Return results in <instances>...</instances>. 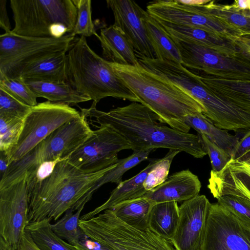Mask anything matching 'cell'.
<instances>
[{"label": "cell", "mask_w": 250, "mask_h": 250, "mask_svg": "<svg viewBox=\"0 0 250 250\" xmlns=\"http://www.w3.org/2000/svg\"><path fill=\"white\" fill-rule=\"evenodd\" d=\"M235 43L240 50L250 60V35L241 36Z\"/></svg>", "instance_id": "obj_44"}, {"label": "cell", "mask_w": 250, "mask_h": 250, "mask_svg": "<svg viewBox=\"0 0 250 250\" xmlns=\"http://www.w3.org/2000/svg\"><path fill=\"white\" fill-rule=\"evenodd\" d=\"M0 88L30 106L38 104L37 96L27 84L20 79H9L0 74Z\"/></svg>", "instance_id": "obj_34"}, {"label": "cell", "mask_w": 250, "mask_h": 250, "mask_svg": "<svg viewBox=\"0 0 250 250\" xmlns=\"http://www.w3.org/2000/svg\"><path fill=\"white\" fill-rule=\"evenodd\" d=\"M154 149L133 151L126 158L119 159L115 166L106 172L94 185L89 192L84 196L91 198L94 192L101 186L108 183H114L117 185L121 183L122 177L127 171L134 167L141 162L146 160L149 155Z\"/></svg>", "instance_id": "obj_31"}, {"label": "cell", "mask_w": 250, "mask_h": 250, "mask_svg": "<svg viewBox=\"0 0 250 250\" xmlns=\"http://www.w3.org/2000/svg\"><path fill=\"white\" fill-rule=\"evenodd\" d=\"M158 159H152L149 164L137 175L118 184L112 191L106 201L92 211L83 215L80 219H90L121 202L143 196L147 191L144 188L143 183L148 173L156 164Z\"/></svg>", "instance_id": "obj_22"}, {"label": "cell", "mask_w": 250, "mask_h": 250, "mask_svg": "<svg viewBox=\"0 0 250 250\" xmlns=\"http://www.w3.org/2000/svg\"><path fill=\"white\" fill-rule=\"evenodd\" d=\"M37 97L55 103L78 104L91 100L87 96L78 92L69 83L24 82Z\"/></svg>", "instance_id": "obj_25"}, {"label": "cell", "mask_w": 250, "mask_h": 250, "mask_svg": "<svg viewBox=\"0 0 250 250\" xmlns=\"http://www.w3.org/2000/svg\"><path fill=\"white\" fill-rule=\"evenodd\" d=\"M146 11L156 20L201 28L234 42L242 36L225 22L202 12L198 5H188L180 0L154 1L147 5Z\"/></svg>", "instance_id": "obj_12"}, {"label": "cell", "mask_w": 250, "mask_h": 250, "mask_svg": "<svg viewBox=\"0 0 250 250\" xmlns=\"http://www.w3.org/2000/svg\"><path fill=\"white\" fill-rule=\"evenodd\" d=\"M14 27L11 33L38 38H53L54 28L64 25L72 34L77 10L72 0H10Z\"/></svg>", "instance_id": "obj_7"}, {"label": "cell", "mask_w": 250, "mask_h": 250, "mask_svg": "<svg viewBox=\"0 0 250 250\" xmlns=\"http://www.w3.org/2000/svg\"><path fill=\"white\" fill-rule=\"evenodd\" d=\"M115 165L96 172L85 173L70 164L67 159L58 162L49 177L29 187L27 225L45 219H58L84 197L96 182Z\"/></svg>", "instance_id": "obj_3"}, {"label": "cell", "mask_w": 250, "mask_h": 250, "mask_svg": "<svg viewBox=\"0 0 250 250\" xmlns=\"http://www.w3.org/2000/svg\"><path fill=\"white\" fill-rule=\"evenodd\" d=\"M31 108L0 88V114L24 118Z\"/></svg>", "instance_id": "obj_38"}, {"label": "cell", "mask_w": 250, "mask_h": 250, "mask_svg": "<svg viewBox=\"0 0 250 250\" xmlns=\"http://www.w3.org/2000/svg\"><path fill=\"white\" fill-rule=\"evenodd\" d=\"M243 135L234 147L230 159L234 160L250 150V128L243 132Z\"/></svg>", "instance_id": "obj_40"}, {"label": "cell", "mask_w": 250, "mask_h": 250, "mask_svg": "<svg viewBox=\"0 0 250 250\" xmlns=\"http://www.w3.org/2000/svg\"><path fill=\"white\" fill-rule=\"evenodd\" d=\"M83 232L111 250H175L170 240L149 229L140 230L118 218L110 209L79 220Z\"/></svg>", "instance_id": "obj_6"}, {"label": "cell", "mask_w": 250, "mask_h": 250, "mask_svg": "<svg viewBox=\"0 0 250 250\" xmlns=\"http://www.w3.org/2000/svg\"><path fill=\"white\" fill-rule=\"evenodd\" d=\"M75 246L78 250H111L105 246L91 239L84 233L79 243Z\"/></svg>", "instance_id": "obj_41"}, {"label": "cell", "mask_w": 250, "mask_h": 250, "mask_svg": "<svg viewBox=\"0 0 250 250\" xmlns=\"http://www.w3.org/2000/svg\"><path fill=\"white\" fill-rule=\"evenodd\" d=\"M9 166L8 159L6 154L0 151V179L5 173Z\"/></svg>", "instance_id": "obj_46"}, {"label": "cell", "mask_w": 250, "mask_h": 250, "mask_svg": "<svg viewBox=\"0 0 250 250\" xmlns=\"http://www.w3.org/2000/svg\"><path fill=\"white\" fill-rule=\"evenodd\" d=\"M211 204L204 195L185 201L179 207V219L170 240L175 250H200Z\"/></svg>", "instance_id": "obj_15"}, {"label": "cell", "mask_w": 250, "mask_h": 250, "mask_svg": "<svg viewBox=\"0 0 250 250\" xmlns=\"http://www.w3.org/2000/svg\"><path fill=\"white\" fill-rule=\"evenodd\" d=\"M47 219L28 224L26 227L40 250H78L75 246L65 242L52 229Z\"/></svg>", "instance_id": "obj_30"}, {"label": "cell", "mask_w": 250, "mask_h": 250, "mask_svg": "<svg viewBox=\"0 0 250 250\" xmlns=\"http://www.w3.org/2000/svg\"><path fill=\"white\" fill-rule=\"evenodd\" d=\"M85 204H83L76 210L73 208H70L58 221L51 224L52 229L59 237L65 239L73 246L79 243L84 234L79 226V220Z\"/></svg>", "instance_id": "obj_32"}, {"label": "cell", "mask_w": 250, "mask_h": 250, "mask_svg": "<svg viewBox=\"0 0 250 250\" xmlns=\"http://www.w3.org/2000/svg\"><path fill=\"white\" fill-rule=\"evenodd\" d=\"M96 126L98 128L67 159L85 173L96 172L116 164L120 151L131 149L128 142L111 127Z\"/></svg>", "instance_id": "obj_11"}, {"label": "cell", "mask_w": 250, "mask_h": 250, "mask_svg": "<svg viewBox=\"0 0 250 250\" xmlns=\"http://www.w3.org/2000/svg\"><path fill=\"white\" fill-rule=\"evenodd\" d=\"M110 62L116 73L137 97L139 103L155 113L161 123L189 133L191 128L187 124L186 117L205 113V108L197 100L140 64L133 66Z\"/></svg>", "instance_id": "obj_2"}, {"label": "cell", "mask_w": 250, "mask_h": 250, "mask_svg": "<svg viewBox=\"0 0 250 250\" xmlns=\"http://www.w3.org/2000/svg\"><path fill=\"white\" fill-rule=\"evenodd\" d=\"M6 0H0V26L5 33L11 32V25L6 8Z\"/></svg>", "instance_id": "obj_42"}, {"label": "cell", "mask_w": 250, "mask_h": 250, "mask_svg": "<svg viewBox=\"0 0 250 250\" xmlns=\"http://www.w3.org/2000/svg\"><path fill=\"white\" fill-rule=\"evenodd\" d=\"M179 219L177 202L155 203L149 212L148 227L160 236L170 240L175 233Z\"/></svg>", "instance_id": "obj_24"}, {"label": "cell", "mask_w": 250, "mask_h": 250, "mask_svg": "<svg viewBox=\"0 0 250 250\" xmlns=\"http://www.w3.org/2000/svg\"><path fill=\"white\" fill-rule=\"evenodd\" d=\"M23 119L0 114V151L7 156L18 144Z\"/></svg>", "instance_id": "obj_33"}, {"label": "cell", "mask_w": 250, "mask_h": 250, "mask_svg": "<svg viewBox=\"0 0 250 250\" xmlns=\"http://www.w3.org/2000/svg\"><path fill=\"white\" fill-rule=\"evenodd\" d=\"M99 39L106 60L123 65H137L139 63L134 48L124 33L114 24L101 29Z\"/></svg>", "instance_id": "obj_21"}, {"label": "cell", "mask_w": 250, "mask_h": 250, "mask_svg": "<svg viewBox=\"0 0 250 250\" xmlns=\"http://www.w3.org/2000/svg\"><path fill=\"white\" fill-rule=\"evenodd\" d=\"M145 23L156 59L169 61L181 64L180 53L176 43L158 21L148 14L145 19Z\"/></svg>", "instance_id": "obj_26"}, {"label": "cell", "mask_w": 250, "mask_h": 250, "mask_svg": "<svg viewBox=\"0 0 250 250\" xmlns=\"http://www.w3.org/2000/svg\"><path fill=\"white\" fill-rule=\"evenodd\" d=\"M77 10L76 23L72 33L84 37L97 36L94 22L91 17V0H72Z\"/></svg>", "instance_id": "obj_36"}, {"label": "cell", "mask_w": 250, "mask_h": 250, "mask_svg": "<svg viewBox=\"0 0 250 250\" xmlns=\"http://www.w3.org/2000/svg\"><path fill=\"white\" fill-rule=\"evenodd\" d=\"M203 13L210 15L239 32L242 36L250 35V16L233 9L230 5H223L209 0L198 6Z\"/></svg>", "instance_id": "obj_29"}, {"label": "cell", "mask_w": 250, "mask_h": 250, "mask_svg": "<svg viewBox=\"0 0 250 250\" xmlns=\"http://www.w3.org/2000/svg\"><path fill=\"white\" fill-rule=\"evenodd\" d=\"M18 250H40L33 241L27 229L24 232Z\"/></svg>", "instance_id": "obj_43"}, {"label": "cell", "mask_w": 250, "mask_h": 250, "mask_svg": "<svg viewBox=\"0 0 250 250\" xmlns=\"http://www.w3.org/2000/svg\"><path fill=\"white\" fill-rule=\"evenodd\" d=\"M157 21L173 40L202 45L230 56H236L240 52L235 42L204 29Z\"/></svg>", "instance_id": "obj_19"}, {"label": "cell", "mask_w": 250, "mask_h": 250, "mask_svg": "<svg viewBox=\"0 0 250 250\" xmlns=\"http://www.w3.org/2000/svg\"><path fill=\"white\" fill-rule=\"evenodd\" d=\"M88 120L81 116L65 123L40 142L20 160L11 163L0 180V189L35 171L42 163L64 160L79 148L92 134Z\"/></svg>", "instance_id": "obj_5"}, {"label": "cell", "mask_w": 250, "mask_h": 250, "mask_svg": "<svg viewBox=\"0 0 250 250\" xmlns=\"http://www.w3.org/2000/svg\"><path fill=\"white\" fill-rule=\"evenodd\" d=\"M200 250H250V229L218 203L211 204Z\"/></svg>", "instance_id": "obj_14"}, {"label": "cell", "mask_w": 250, "mask_h": 250, "mask_svg": "<svg viewBox=\"0 0 250 250\" xmlns=\"http://www.w3.org/2000/svg\"><path fill=\"white\" fill-rule=\"evenodd\" d=\"M93 102L81 113L92 123L112 128L131 145L133 151L157 148L186 152L195 158L207 153L200 134L185 133L168 127L160 122L157 115L143 104L132 102L108 112L99 110Z\"/></svg>", "instance_id": "obj_1"}, {"label": "cell", "mask_w": 250, "mask_h": 250, "mask_svg": "<svg viewBox=\"0 0 250 250\" xmlns=\"http://www.w3.org/2000/svg\"><path fill=\"white\" fill-rule=\"evenodd\" d=\"M16 79L23 82L68 83V60L63 53L25 68Z\"/></svg>", "instance_id": "obj_23"}, {"label": "cell", "mask_w": 250, "mask_h": 250, "mask_svg": "<svg viewBox=\"0 0 250 250\" xmlns=\"http://www.w3.org/2000/svg\"><path fill=\"white\" fill-rule=\"evenodd\" d=\"M197 74L212 95L250 113V81L225 80Z\"/></svg>", "instance_id": "obj_20"}, {"label": "cell", "mask_w": 250, "mask_h": 250, "mask_svg": "<svg viewBox=\"0 0 250 250\" xmlns=\"http://www.w3.org/2000/svg\"><path fill=\"white\" fill-rule=\"evenodd\" d=\"M201 135L206 146L212 167V170L220 171L230 160V156L228 153L214 144L203 134Z\"/></svg>", "instance_id": "obj_39"}, {"label": "cell", "mask_w": 250, "mask_h": 250, "mask_svg": "<svg viewBox=\"0 0 250 250\" xmlns=\"http://www.w3.org/2000/svg\"><path fill=\"white\" fill-rule=\"evenodd\" d=\"M180 1L185 4L190 5H200L207 3L209 0H182Z\"/></svg>", "instance_id": "obj_47"}, {"label": "cell", "mask_w": 250, "mask_h": 250, "mask_svg": "<svg viewBox=\"0 0 250 250\" xmlns=\"http://www.w3.org/2000/svg\"><path fill=\"white\" fill-rule=\"evenodd\" d=\"M67 56L68 83L79 93L96 104L108 97L139 103L111 62L96 53L85 37L81 36L73 41Z\"/></svg>", "instance_id": "obj_4"}, {"label": "cell", "mask_w": 250, "mask_h": 250, "mask_svg": "<svg viewBox=\"0 0 250 250\" xmlns=\"http://www.w3.org/2000/svg\"><path fill=\"white\" fill-rule=\"evenodd\" d=\"M173 41L186 68L219 79L250 81V60L241 50L230 56L202 45Z\"/></svg>", "instance_id": "obj_10"}, {"label": "cell", "mask_w": 250, "mask_h": 250, "mask_svg": "<svg viewBox=\"0 0 250 250\" xmlns=\"http://www.w3.org/2000/svg\"><path fill=\"white\" fill-rule=\"evenodd\" d=\"M106 2L113 14V24L124 33L135 54L150 59H156L145 23L148 12L133 0H107Z\"/></svg>", "instance_id": "obj_16"}, {"label": "cell", "mask_w": 250, "mask_h": 250, "mask_svg": "<svg viewBox=\"0 0 250 250\" xmlns=\"http://www.w3.org/2000/svg\"><path fill=\"white\" fill-rule=\"evenodd\" d=\"M155 204L144 197L126 200L110 208L115 216L127 225L140 230L148 228L149 212Z\"/></svg>", "instance_id": "obj_27"}, {"label": "cell", "mask_w": 250, "mask_h": 250, "mask_svg": "<svg viewBox=\"0 0 250 250\" xmlns=\"http://www.w3.org/2000/svg\"><path fill=\"white\" fill-rule=\"evenodd\" d=\"M30 192L27 173L0 189V237L18 250L27 225Z\"/></svg>", "instance_id": "obj_13"}, {"label": "cell", "mask_w": 250, "mask_h": 250, "mask_svg": "<svg viewBox=\"0 0 250 250\" xmlns=\"http://www.w3.org/2000/svg\"><path fill=\"white\" fill-rule=\"evenodd\" d=\"M208 188L215 198L232 195L250 201V150L219 172L211 170Z\"/></svg>", "instance_id": "obj_17"}, {"label": "cell", "mask_w": 250, "mask_h": 250, "mask_svg": "<svg viewBox=\"0 0 250 250\" xmlns=\"http://www.w3.org/2000/svg\"><path fill=\"white\" fill-rule=\"evenodd\" d=\"M75 36L61 38L21 36L11 32L0 36V74L17 79L26 67L50 58L67 53Z\"/></svg>", "instance_id": "obj_8"}, {"label": "cell", "mask_w": 250, "mask_h": 250, "mask_svg": "<svg viewBox=\"0 0 250 250\" xmlns=\"http://www.w3.org/2000/svg\"><path fill=\"white\" fill-rule=\"evenodd\" d=\"M81 112L64 103L50 101L31 107L23 119L17 145L7 156L9 165L17 161L61 125Z\"/></svg>", "instance_id": "obj_9"}, {"label": "cell", "mask_w": 250, "mask_h": 250, "mask_svg": "<svg viewBox=\"0 0 250 250\" xmlns=\"http://www.w3.org/2000/svg\"><path fill=\"white\" fill-rule=\"evenodd\" d=\"M186 122L198 134L205 135L214 144L225 150L230 156L240 139L237 135L230 134L228 130L216 127L202 113L186 117Z\"/></svg>", "instance_id": "obj_28"}, {"label": "cell", "mask_w": 250, "mask_h": 250, "mask_svg": "<svg viewBox=\"0 0 250 250\" xmlns=\"http://www.w3.org/2000/svg\"><path fill=\"white\" fill-rule=\"evenodd\" d=\"M201 183L197 175L189 170L174 173L162 184L147 191L142 197L155 203L184 202L199 195Z\"/></svg>", "instance_id": "obj_18"}, {"label": "cell", "mask_w": 250, "mask_h": 250, "mask_svg": "<svg viewBox=\"0 0 250 250\" xmlns=\"http://www.w3.org/2000/svg\"><path fill=\"white\" fill-rule=\"evenodd\" d=\"M180 152L169 150L164 157L158 159L143 183V187L146 191L152 189L167 180L172 162Z\"/></svg>", "instance_id": "obj_35"}, {"label": "cell", "mask_w": 250, "mask_h": 250, "mask_svg": "<svg viewBox=\"0 0 250 250\" xmlns=\"http://www.w3.org/2000/svg\"><path fill=\"white\" fill-rule=\"evenodd\" d=\"M230 6L237 11L250 12V0H235Z\"/></svg>", "instance_id": "obj_45"}, {"label": "cell", "mask_w": 250, "mask_h": 250, "mask_svg": "<svg viewBox=\"0 0 250 250\" xmlns=\"http://www.w3.org/2000/svg\"><path fill=\"white\" fill-rule=\"evenodd\" d=\"M217 203L250 229V201L239 196L225 195L216 198Z\"/></svg>", "instance_id": "obj_37"}, {"label": "cell", "mask_w": 250, "mask_h": 250, "mask_svg": "<svg viewBox=\"0 0 250 250\" xmlns=\"http://www.w3.org/2000/svg\"><path fill=\"white\" fill-rule=\"evenodd\" d=\"M244 12H245L246 13H247V14H248L250 16V11H244Z\"/></svg>", "instance_id": "obj_49"}, {"label": "cell", "mask_w": 250, "mask_h": 250, "mask_svg": "<svg viewBox=\"0 0 250 250\" xmlns=\"http://www.w3.org/2000/svg\"><path fill=\"white\" fill-rule=\"evenodd\" d=\"M0 250H13V249L0 237Z\"/></svg>", "instance_id": "obj_48"}]
</instances>
